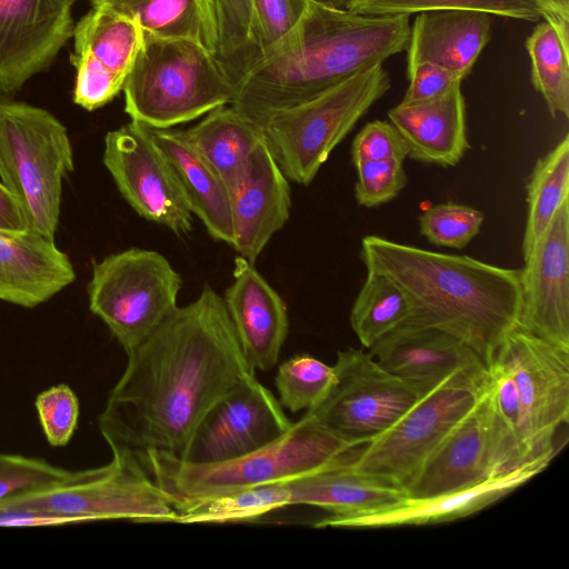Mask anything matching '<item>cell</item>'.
<instances>
[{
  "instance_id": "cell-43",
  "label": "cell",
  "mask_w": 569,
  "mask_h": 569,
  "mask_svg": "<svg viewBox=\"0 0 569 569\" xmlns=\"http://www.w3.org/2000/svg\"><path fill=\"white\" fill-rule=\"evenodd\" d=\"M409 86L401 103H415L438 98L462 80L451 71L428 62L407 70Z\"/></svg>"
},
{
  "instance_id": "cell-17",
  "label": "cell",
  "mask_w": 569,
  "mask_h": 569,
  "mask_svg": "<svg viewBox=\"0 0 569 569\" xmlns=\"http://www.w3.org/2000/svg\"><path fill=\"white\" fill-rule=\"evenodd\" d=\"M70 0H0V97L51 66L73 32Z\"/></svg>"
},
{
  "instance_id": "cell-29",
  "label": "cell",
  "mask_w": 569,
  "mask_h": 569,
  "mask_svg": "<svg viewBox=\"0 0 569 569\" xmlns=\"http://www.w3.org/2000/svg\"><path fill=\"white\" fill-rule=\"evenodd\" d=\"M133 19L143 36L191 40L217 54L219 43L214 0H89Z\"/></svg>"
},
{
  "instance_id": "cell-28",
  "label": "cell",
  "mask_w": 569,
  "mask_h": 569,
  "mask_svg": "<svg viewBox=\"0 0 569 569\" xmlns=\"http://www.w3.org/2000/svg\"><path fill=\"white\" fill-rule=\"evenodd\" d=\"M183 134L228 189L264 140L261 126L230 104L211 110Z\"/></svg>"
},
{
  "instance_id": "cell-13",
  "label": "cell",
  "mask_w": 569,
  "mask_h": 569,
  "mask_svg": "<svg viewBox=\"0 0 569 569\" xmlns=\"http://www.w3.org/2000/svg\"><path fill=\"white\" fill-rule=\"evenodd\" d=\"M528 463L517 437L496 412L486 385L475 407L425 461L406 493L412 498L433 496Z\"/></svg>"
},
{
  "instance_id": "cell-35",
  "label": "cell",
  "mask_w": 569,
  "mask_h": 569,
  "mask_svg": "<svg viewBox=\"0 0 569 569\" xmlns=\"http://www.w3.org/2000/svg\"><path fill=\"white\" fill-rule=\"evenodd\" d=\"M219 43L216 57L236 86L261 58L251 0H214Z\"/></svg>"
},
{
  "instance_id": "cell-4",
  "label": "cell",
  "mask_w": 569,
  "mask_h": 569,
  "mask_svg": "<svg viewBox=\"0 0 569 569\" xmlns=\"http://www.w3.org/2000/svg\"><path fill=\"white\" fill-rule=\"evenodd\" d=\"M306 412L273 442L242 457L192 465L149 451L139 461L174 505L286 482L349 457L358 447Z\"/></svg>"
},
{
  "instance_id": "cell-42",
  "label": "cell",
  "mask_w": 569,
  "mask_h": 569,
  "mask_svg": "<svg viewBox=\"0 0 569 569\" xmlns=\"http://www.w3.org/2000/svg\"><path fill=\"white\" fill-rule=\"evenodd\" d=\"M407 157V143L390 121L368 122L351 144V161L355 167L363 162L388 159L405 161Z\"/></svg>"
},
{
  "instance_id": "cell-33",
  "label": "cell",
  "mask_w": 569,
  "mask_h": 569,
  "mask_svg": "<svg viewBox=\"0 0 569 569\" xmlns=\"http://www.w3.org/2000/svg\"><path fill=\"white\" fill-rule=\"evenodd\" d=\"M531 82L550 114L569 117V43L549 21L538 24L526 40Z\"/></svg>"
},
{
  "instance_id": "cell-24",
  "label": "cell",
  "mask_w": 569,
  "mask_h": 569,
  "mask_svg": "<svg viewBox=\"0 0 569 569\" xmlns=\"http://www.w3.org/2000/svg\"><path fill=\"white\" fill-rule=\"evenodd\" d=\"M461 84L421 102L399 103L388 111L408 147V156L423 163L455 167L470 149Z\"/></svg>"
},
{
  "instance_id": "cell-46",
  "label": "cell",
  "mask_w": 569,
  "mask_h": 569,
  "mask_svg": "<svg viewBox=\"0 0 569 569\" xmlns=\"http://www.w3.org/2000/svg\"><path fill=\"white\" fill-rule=\"evenodd\" d=\"M550 10L547 20L559 31L565 42L569 43V0H543Z\"/></svg>"
},
{
  "instance_id": "cell-15",
  "label": "cell",
  "mask_w": 569,
  "mask_h": 569,
  "mask_svg": "<svg viewBox=\"0 0 569 569\" xmlns=\"http://www.w3.org/2000/svg\"><path fill=\"white\" fill-rule=\"evenodd\" d=\"M291 425L274 395L252 378L211 406L179 460L192 465L232 460L279 439Z\"/></svg>"
},
{
  "instance_id": "cell-25",
  "label": "cell",
  "mask_w": 569,
  "mask_h": 569,
  "mask_svg": "<svg viewBox=\"0 0 569 569\" xmlns=\"http://www.w3.org/2000/svg\"><path fill=\"white\" fill-rule=\"evenodd\" d=\"M491 14L477 10L419 12L410 30L407 70L428 62L463 80L490 39Z\"/></svg>"
},
{
  "instance_id": "cell-21",
  "label": "cell",
  "mask_w": 569,
  "mask_h": 569,
  "mask_svg": "<svg viewBox=\"0 0 569 569\" xmlns=\"http://www.w3.org/2000/svg\"><path fill=\"white\" fill-rule=\"evenodd\" d=\"M233 240L239 256L254 262L272 236L290 217V184L264 140L228 189Z\"/></svg>"
},
{
  "instance_id": "cell-20",
  "label": "cell",
  "mask_w": 569,
  "mask_h": 569,
  "mask_svg": "<svg viewBox=\"0 0 569 569\" xmlns=\"http://www.w3.org/2000/svg\"><path fill=\"white\" fill-rule=\"evenodd\" d=\"M387 371L428 393L455 373L487 376L481 357L456 337L436 328L403 325L369 348Z\"/></svg>"
},
{
  "instance_id": "cell-37",
  "label": "cell",
  "mask_w": 569,
  "mask_h": 569,
  "mask_svg": "<svg viewBox=\"0 0 569 569\" xmlns=\"http://www.w3.org/2000/svg\"><path fill=\"white\" fill-rule=\"evenodd\" d=\"M312 0H251L259 61L278 56L296 41Z\"/></svg>"
},
{
  "instance_id": "cell-30",
  "label": "cell",
  "mask_w": 569,
  "mask_h": 569,
  "mask_svg": "<svg viewBox=\"0 0 569 569\" xmlns=\"http://www.w3.org/2000/svg\"><path fill=\"white\" fill-rule=\"evenodd\" d=\"M569 136L539 158L527 184L528 214L522 240L523 259L547 230L560 207L569 201Z\"/></svg>"
},
{
  "instance_id": "cell-22",
  "label": "cell",
  "mask_w": 569,
  "mask_h": 569,
  "mask_svg": "<svg viewBox=\"0 0 569 569\" xmlns=\"http://www.w3.org/2000/svg\"><path fill=\"white\" fill-rule=\"evenodd\" d=\"M232 277L222 298L239 343L254 370H269L288 335L286 303L253 262L241 256L234 259Z\"/></svg>"
},
{
  "instance_id": "cell-34",
  "label": "cell",
  "mask_w": 569,
  "mask_h": 569,
  "mask_svg": "<svg viewBox=\"0 0 569 569\" xmlns=\"http://www.w3.org/2000/svg\"><path fill=\"white\" fill-rule=\"evenodd\" d=\"M345 8L368 16H397L432 10H477L526 21L548 20L543 0H348Z\"/></svg>"
},
{
  "instance_id": "cell-2",
  "label": "cell",
  "mask_w": 569,
  "mask_h": 569,
  "mask_svg": "<svg viewBox=\"0 0 569 569\" xmlns=\"http://www.w3.org/2000/svg\"><path fill=\"white\" fill-rule=\"evenodd\" d=\"M367 272L382 274L406 295V325L436 328L471 347L488 366L521 310L520 269L468 256L435 252L379 236L361 240Z\"/></svg>"
},
{
  "instance_id": "cell-40",
  "label": "cell",
  "mask_w": 569,
  "mask_h": 569,
  "mask_svg": "<svg viewBox=\"0 0 569 569\" xmlns=\"http://www.w3.org/2000/svg\"><path fill=\"white\" fill-rule=\"evenodd\" d=\"M355 198L359 206L375 208L395 199L407 184L403 161H369L356 166Z\"/></svg>"
},
{
  "instance_id": "cell-19",
  "label": "cell",
  "mask_w": 569,
  "mask_h": 569,
  "mask_svg": "<svg viewBox=\"0 0 569 569\" xmlns=\"http://www.w3.org/2000/svg\"><path fill=\"white\" fill-rule=\"evenodd\" d=\"M538 460L478 483L428 497H405L387 506L348 516H328L316 528H386L448 522L476 513L543 471Z\"/></svg>"
},
{
  "instance_id": "cell-27",
  "label": "cell",
  "mask_w": 569,
  "mask_h": 569,
  "mask_svg": "<svg viewBox=\"0 0 569 569\" xmlns=\"http://www.w3.org/2000/svg\"><path fill=\"white\" fill-rule=\"evenodd\" d=\"M356 450L342 460L286 481L290 506L308 505L330 516H348L407 497L402 489L353 470L350 461Z\"/></svg>"
},
{
  "instance_id": "cell-32",
  "label": "cell",
  "mask_w": 569,
  "mask_h": 569,
  "mask_svg": "<svg viewBox=\"0 0 569 569\" xmlns=\"http://www.w3.org/2000/svg\"><path fill=\"white\" fill-rule=\"evenodd\" d=\"M411 313L406 295L389 278L367 272L352 305L350 326L365 348L407 323Z\"/></svg>"
},
{
  "instance_id": "cell-41",
  "label": "cell",
  "mask_w": 569,
  "mask_h": 569,
  "mask_svg": "<svg viewBox=\"0 0 569 569\" xmlns=\"http://www.w3.org/2000/svg\"><path fill=\"white\" fill-rule=\"evenodd\" d=\"M40 423L48 442L66 446L78 422L79 402L67 385H58L41 392L36 400Z\"/></svg>"
},
{
  "instance_id": "cell-3",
  "label": "cell",
  "mask_w": 569,
  "mask_h": 569,
  "mask_svg": "<svg viewBox=\"0 0 569 569\" xmlns=\"http://www.w3.org/2000/svg\"><path fill=\"white\" fill-rule=\"evenodd\" d=\"M409 16H368L311 1L293 44L259 61L230 106L253 121L316 97L408 47Z\"/></svg>"
},
{
  "instance_id": "cell-7",
  "label": "cell",
  "mask_w": 569,
  "mask_h": 569,
  "mask_svg": "<svg viewBox=\"0 0 569 569\" xmlns=\"http://www.w3.org/2000/svg\"><path fill=\"white\" fill-rule=\"evenodd\" d=\"M73 169L68 130L56 116L0 97V178L19 200L29 229L54 239L62 182Z\"/></svg>"
},
{
  "instance_id": "cell-39",
  "label": "cell",
  "mask_w": 569,
  "mask_h": 569,
  "mask_svg": "<svg viewBox=\"0 0 569 569\" xmlns=\"http://www.w3.org/2000/svg\"><path fill=\"white\" fill-rule=\"evenodd\" d=\"M69 475L42 459L0 453V505L56 485Z\"/></svg>"
},
{
  "instance_id": "cell-38",
  "label": "cell",
  "mask_w": 569,
  "mask_h": 569,
  "mask_svg": "<svg viewBox=\"0 0 569 569\" xmlns=\"http://www.w3.org/2000/svg\"><path fill=\"white\" fill-rule=\"evenodd\" d=\"M483 219L476 208L448 201L426 209L418 222L420 234L430 243L460 250L479 233Z\"/></svg>"
},
{
  "instance_id": "cell-44",
  "label": "cell",
  "mask_w": 569,
  "mask_h": 569,
  "mask_svg": "<svg viewBox=\"0 0 569 569\" xmlns=\"http://www.w3.org/2000/svg\"><path fill=\"white\" fill-rule=\"evenodd\" d=\"M80 523L77 518L21 506H0V527H37Z\"/></svg>"
},
{
  "instance_id": "cell-12",
  "label": "cell",
  "mask_w": 569,
  "mask_h": 569,
  "mask_svg": "<svg viewBox=\"0 0 569 569\" xmlns=\"http://www.w3.org/2000/svg\"><path fill=\"white\" fill-rule=\"evenodd\" d=\"M493 357L509 367L517 383L525 459L552 460L555 435L569 418V351L515 328Z\"/></svg>"
},
{
  "instance_id": "cell-31",
  "label": "cell",
  "mask_w": 569,
  "mask_h": 569,
  "mask_svg": "<svg viewBox=\"0 0 569 569\" xmlns=\"http://www.w3.org/2000/svg\"><path fill=\"white\" fill-rule=\"evenodd\" d=\"M290 506L284 482L270 483L221 496L174 505L176 523H227L254 520Z\"/></svg>"
},
{
  "instance_id": "cell-6",
  "label": "cell",
  "mask_w": 569,
  "mask_h": 569,
  "mask_svg": "<svg viewBox=\"0 0 569 569\" xmlns=\"http://www.w3.org/2000/svg\"><path fill=\"white\" fill-rule=\"evenodd\" d=\"M390 86L380 63L311 99L263 116L258 123L264 143L287 179L310 184L333 149Z\"/></svg>"
},
{
  "instance_id": "cell-10",
  "label": "cell",
  "mask_w": 569,
  "mask_h": 569,
  "mask_svg": "<svg viewBox=\"0 0 569 569\" xmlns=\"http://www.w3.org/2000/svg\"><path fill=\"white\" fill-rule=\"evenodd\" d=\"M0 506L36 508L80 522L128 519L173 522L177 511L140 462L129 453L112 452L101 467L70 471L62 481L19 496Z\"/></svg>"
},
{
  "instance_id": "cell-47",
  "label": "cell",
  "mask_w": 569,
  "mask_h": 569,
  "mask_svg": "<svg viewBox=\"0 0 569 569\" xmlns=\"http://www.w3.org/2000/svg\"><path fill=\"white\" fill-rule=\"evenodd\" d=\"M319 3L327 4L335 8H345L348 0H315Z\"/></svg>"
},
{
  "instance_id": "cell-23",
  "label": "cell",
  "mask_w": 569,
  "mask_h": 569,
  "mask_svg": "<svg viewBox=\"0 0 569 569\" xmlns=\"http://www.w3.org/2000/svg\"><path fill=\"white\" fill-rule=\"evenodd\" d=\"M76 279L69 257L38 231L0 230V300L37 307Z\"/></svg>"
},
{
  "instance_id": "cell-48",
  "label": "cell",
  "mask_w": 569,
  "mask_h": 569,
  "mask_svg": "<svg viewBox=\"0 0 569 569\" xmlns=\"http://www.w3.org/2000/svg\"><path fill=\"white\" fill-rule=\"evenodd\" d=\"M70 1H71V3H74L77 0H70Z\"/></svg>"
},
{
  "instance_id": "cell-18",
  "label": "cell",
  "mask_w": 569,
  "mask_h": 569,
  "mask_svg": "<svg viewBox=\"0 0 569 569\" xmlns=\"http://www.w3.org/2000/svg\"><path fill=\"white\" fill-rule=\"evenodd\" d=\"M523 260L517 328L569 351V201Z\"/></svg>"
},
{
  "instance_id": "cell-11",
  "label": "cell",
  "mask_w": 569,
  "mask_h": 569,
  "mask_svg": "<svg viewBox=\"0 0 569 569\" xmlns=\"http://www.w3.org/2000/svg\"><path fill=\"white\" fill-rule=\"evenodd\" d=\"M336 380L325 399L307 411L335 435L366 445L397 422L426 393L381 367L369 352H337Z\"/></svg>"
},
{
  "instance_id": "cell-9",
  "label": "cell",
  "mask_w": 569,
  "mask_h": 569,
  "mask_svg": "<svg viewBox=\"0 0 569 569\" xmlns=\"http://www.w3.org/2000/svg\"><path fill=\"white\" fill-rule=\"evenodd\" d=\"M486 385L487 376L452 375L388 430L360 446L351 468L406 492L429 456L475 407Z\"/></svg>"
},
{
  "instance_id": "cell-36",
  "label": "cell",
  "mask_w": 569,
  "mask_h": 569,
  "mask_svg": "<svg viewBox=\"0 0 569 569\" xmlns=\"http://www.w3.org/2000/svg\"><path fill=\"white\" fill-rule=\"evenodd\" d=\"M335 380L333 366L309 355H297L279 366L274 383L280 405L295 413L317 407Z\"/></svg>"
},
{
  "instance_id": "cell-8",
  "label": "cell",
  "mask_w": 569,
  "mask_h": 569,
  "mask_svg": "<svg viewBox=\"0 0 569 569\" xmlns=\"http://www.w3.org/2000/svg\"><path fill=\"white\" fill-rule=\"evenodd\" d=\"M181 286L164 256L134 247L93 263L89 308L128 353L176 310Z\"/></svg>"
},
{
  "instance_id": "cell-14",
  "label": "cell",
  "mask_w": 569,
  "mask_h": 569,
  "mask_svg": "<svg viewBox=\"0 0 569 569\" xmlns=\"http://www.w3.org/2000/svg\"><path fill=\"white\" fill-rule=\"evenodd\" d=\"M103 163L120 194L143 219L177 236L192 230L193 214L178 179L147 127L130 121L104 137Z\"/></svg>"
},
{
  "instance_id": "cell-16",
  "label": "cell",
  "mask_w": 569,
  "mask_h": 569,
  "mask_svg": "<svg viewBox=\"0 0 569 569\" xmlns=\"http://www.w3.org/2000/svg\"><path fill=\"white\" fill-rule=\"evenodd\" d=\"M73 102L87 111L111 102L122 91L143 32L137 21L108 7H91L73 27Z\"/></svg>"
},
{
  "instance_id": "cell-45",
  "label": "cell",
  "mask_w": 569,
  "mask_h": 569,
  "mask_svg": "<svg viewBox=\"0 0 569 569\" xmlns=\"http://www.w3.org/2000/svg\"><path fill=\"white\" fill-rule=\"evenodd\" d=\"M29 229L26 213L16 196L0 181V230Z\"/></svg>"
},
{
  "instance_id": "cell-1",
  "label": "cell",
  "mask_w": 569,
  "mask_h": 569,
  "mask_svg": "<svg viewBox=\"0 0 569 569\" xmlns=\"http://www.w3.org/2000/svg\"><path fill=\"white\" fill-rule=\"evenodd\" d=\"M127 355L99 429L112 452L138 461L149 451L181 459L211 406L256 378L223 298L209 284Z\"/></svg>"
},
{
  "instance_id": "cell-26",
  "label": "cell",
  "mask_w": 569,
  "mask_h": 569,
  "mask_svg": "<svg viewBox=\"0 0 569 569\" xmlns=\"http://www.w3.org/2000/svg\"><path fill=\"white\" fill-rule=\"evenodd\" d=\"M151 140L169 161L187 203L214 239L232 244V218L227 186L192 148L181 129L148 128Z\"/></svg>"
},
{
  "instance_id": "cell-5",
  "label": "cell",
  "mask_w": 569,
  "mask_h": 569,
  "mask_svg": "<svg viewBox=\"0 0 569 569\" xmlns=\"http://www.w3.org/2000/svg\"><path fill=\"white\" fill-rule=\"evenodd\" d=\"M122 91L131 121L168 129L231 104L234 84L204 47L186 39L143 36Z\"/></svg>"
}]
</instances>
